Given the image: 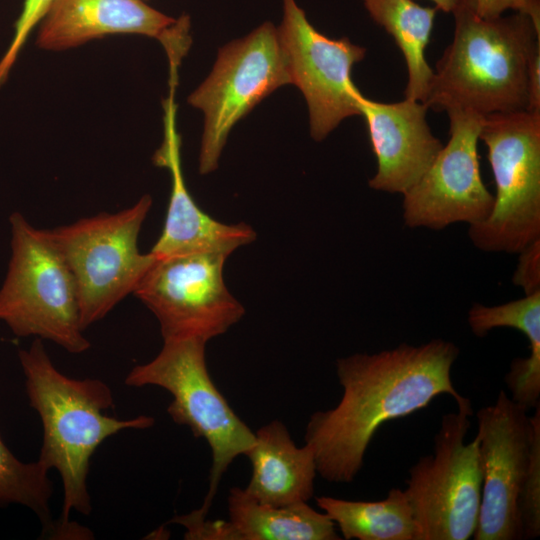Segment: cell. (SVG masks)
<instances>
[{"mask_svg":"<svg viewBox=\"0 0 540 540\" xmlns=\"http://www.w3.org/2000/svg\"><path fill=\"white\" fill-rule=\"evenodd\" d=\"M468 325L477 337L501 327L514 328L529 341V355L515 359L518 371L530 381L540 380V291L496 306L474 303Z\"/></svg>","mask_w":540,"mask_h":540,"instance_id":"obj_21","label":"cell"},{"mask_svg":"<svg viewBox=\"0 0 540 540\" xmlns=\"http://www.w3.org/2000/svg\"><path fill=\"white\" fill-rule=\"evenodd\" d=\"M529 106L527 111L540 113V49L532 55L528 69Z\"/></svg>","mask_w":540,"mask_h":540,"instance_id":"obj_27","label":"cell"},{"mask_svg":"<svg viewBox=\"0 0 540 540\" xmlns=\"http://www.w3.org/2000/svg\"><path fill=\"white\" fill-rule=\"evenodd\" d=\"M452 14L453 40L436 64L424 104L482 116L528 110L529 63L540 49L531 18L519 12L481 18L463 0Z\"/></svg>","mask_w":540,"mask_h":540,"instance_id":"obj_3","label":"cell"},{"mask_svg":"<svg viewBox=\"0 0 540 540\" xmlns=\"http://www.w3.org/2000/svg\"><path fill=\"white\" fill-rule=\"evenodd\" d=\"M430 1H432L435 4V7L438 10H441L445 13H452L461 2V0H430Z\"/></svg>","mask_w":540,"mask_h":540,"instance_id":"obj_28","label":"cell"},{"mask_svg":"<svg viewBox=\"0 0 540 540\" xmlns=\"http://www.w3.org/2000/svg\"><path fill=\"white\" fill-rule=\"evenodd\" d=\"M30 406L38 413L43 439L38 461L54 468L63 483L62 514L58 520L63 539H86L87 531L69 520L71 510L92 511L87 487L90 458L108 437L124 429H146L151 416L120 420L105 414L114 407L109 386L99 379H74L56 369L42 339L19 351Z\"/></svg>","mask_w":540,"mask_h":540,"instance_id":"obj_2","label":"cell"},{"mask_svg":"<svg viewBox=\"0 0 540 540\" xmlns=\"http://www.w3.org/2000/svg\"><path fill=\"white\" fill-rule=\"evenodd\" d=\"M283 17L277 34L291 84L305 97L309 111L310 134L322 141L344 119L360 115L362 94L352 81L355 63L366 49L347 37L329 38L308 21L296 0H282Z\"/></svg>","mask_w":540,"mask_h":540,"instance_id":"obj_11","label":"cell"},{"mask_svg":"<svg viewBox=\"0 0 540 540\" xmlns=\"http://www.w3.org/2000/svg\"><path fill=\"white\" fill-rule=\"evenodd\" d=\"M518 254V263L512 277L515 286L520 287L524 295L540 291V238L532 241Z\"/></svg>","mask_w":540,"mask_h":540,"instance_id":"obj_26","label":"cell"},{"mask_svg":"<svg viewBox=\"0 0 540 540\" xmlns=\"http://www.w3.org/2000/svg\"><path fill=\"white\" fill-rule=\"evenodd\" d=\"M459 353L455 343L435 338L337 359L342 397L335 407L313 413L305 430L317 474L331 483L352 482L380 426L427 407L439 395H450L458 409L472 415L470 399L451 378Z\"/></svg>","mask_w":540,"mask_h":540,"instance_id":"obj_1","label":"cell"},{"mask_svg":"<svg viewBox=\"0 0 540 540\" xmlns=\"http://www.w3.org/2000/svg\"><path fill=\"white\" fill-rule=\"evenodd\" d=\"M291 84L277 28L265 22L223 46L208 77L188 97L204 114L202 175L216 170L233 126L277 88Z\"/></svg>","mask_w":540,"mask_h":540,"instance_id":"obj_9","label":"cell"},{"mask_svg":"<svg viewBox=\"0 0 540 540\" xmlns=\"http://www.w3.org/2000/svg\"><path fill=\"white\" fill-rule=\"evenodd\" d=\"M48 471L38 460L19 461L0 437V507L20 504L31 509L42 524V533L61 539L60 525L52 520L49 507L53 485Z\"/></svg>","mask_w":540,"mask_h":540,"instance_id":"obj_22","label":"cell"},{"mask_svg":"<svg viewBox=\"0 0 540 540\" xmlns=\"http://www.w3.org/2000/svg\"><path fill=\"white\" fill-rule=\"evenodd\" d=\"M175 21L145 0H52L36 43L60 51L113 34H138L162 42Z\"/></svg>","mask_w":540,"mask_h":540,"instance_id":"obj_16","label":"cell"},{"mask_svg":"<svg viewBox=\"0 0 540 540\" xmlns=\"http://www.w3.org/2000/svg\"><path fill=\"white\" fill-rule=\"evenodd\" d=\"M229 256L203 252L156 257L133 295L154 314L163 340L207 343L242 318L245 309L224 281Z\"/></svg>","mask_w":540,"mask_h":540,"instance_id":"obj_10","label":"cell"},{"mask_svg":"<svg viewBox=\"0 0 540 540\" xmlns=\"http://www.w3.org/2000/svg\"><path fill=\"white\" fill-rule=\"evenodd\" d=\"M358 105L377 160L376 173L368 182L370 188L404 194L443 147L427 123L428 107L409 99L382 103L362 94Z\"/></svg>","mask_w":540,"mask_h":540,"instance_id":"obj_14","label":"cell"},{"mask_svg":"<svg viewBox=\"0 0 540 540\" xmlns=\"http://www.w3.org/2000/svg\"><path fill=\"white\" fill-rule=\"evenodd\" d=\"M346 540H418V527L404 490L391 488L380 501L315 498Z\"/></svg>","mask_w":540,"mask_h":540,"instance_id":"obj_20","label":"cell"},{"mask_svg":"<svg viewBox=\"0 0 540 540\" xmlns=\"http://www.w3.org/2000/svg\"><path fill=\"white\" fill-rule=\"evenodd\" d=\"M370 17L395 40L405 58L408 80L405 99L424 103L434 71L425 58L438 9L413 0H362Z\"/></svg>","mask_w":540,"mask_h":540,"instance_id":"obj_19","label":"cell"},{"mask_svg":"<svg viewBox=\"0 0 540 540\" xmlns=\"http://www.w3.org/2000/svg\"><path fill=\"white\" fill-rule=\"evenodd\" d=\"M465 4L479 17L492 19L502 16L508 9L529 16L540 33V4L539 0H463Z\"/></svg>","mask_w":540,"mask_h":540,"instance_id":"obj_25","label":"cell"},{"mask_svg":"<svg viewBox=\"0 0 540 540\" xmlns=\"http://www.w3.org/2000/svg\"><path fill=\"white\" fill-rule=\"evenodd\" d=\"M11 258L0 288V320L18 337L46 339L74 354L91 346L81 325L74 277L47 229L9 218Z\"/></svg>","mask_w":540,"mask_h":540,"instance_id":"obj_4","label":"cell"},{"mask_svg":"<svg viewBox=\"0 0 540 540\" xmlns=\"http://www.w3.org/2000/svg\"><path fill=\"white\" fill-rule=\"evenodd\" d=\"M151 206L152 198L146 194L119 212L99 213L47 230L74 277L84 330L133 294L156 260L151 252L138 249Z\"/></svg>","mask_w":540,"mask_h":540,"instance_id":"obj_6","label":"cell"},{"mask_svg":"<svg viewBox=\"0 0 540 540\" xmlns=\"http://www.w3.org/2000/svg\"><path fill=\"white\" fill-rule=\"evenodd\" d=\"M450 138L421 178L403 195V220L410 228L442 230L488 217L494 195L481 178L477 144L484 116L450 109Z\"/></svg>","mask_w":540,"mask_h":540,"instance_id":"obj_12","label":"cell"},{"mask_svg":"<svg viewBox=\"0 0 540 540\" xmlns=\"http://www.w3.org/2000/svg\"><path fill=\"white\" fill-rule=\"evenodd\" d=\"M531 418L530 457L517 503L523 539L540 536V404Z\"/></svg>","mask_w":540,"mask_h":540,"instance_id":"obj_23","label":"cell"},{"mask_svg":"<svg viewBox=\"0 0 540 540\" xmlns=\"http://www.w3.org/2000/svg\"><path fill=\"white\" fill-rule=\"evenodd\" d=\"M482 473L474 540L523 539L518 497L529 463L533 423L528 411L501 390L476 413Z\"/></svg>","mask_w":540,"mask_h":540,"instance_id":"obj_13","label":"cell"},{"mask_svg":"<svg viewBox=\"0 0 540 540\" xmlns=\"http://www.w3.org/2000/svg\"><path fill=\"white\" fill-rule=\"evenodd\" d=\"M228 519L208 520V540H339L331 518L307 502L275 506L250 497L244 488L229 491Z\"/></svg>","mask_w":540,"mask_h":540,"instance_id":"obj_18","label":"cell"},{"mask_svg":"<svg viewBox=\"0 0 540 540\" xmlns=\"http://www.w3.org/2000/svg\"><path fill=\"white\" fill-rule=\"evenodd\" d=\"M155 358L133 367L127 386H159L172 395L167 412L173 422L189 427L208 443L212 454L209 489L194 513L207 517L218 485L230 464L244 455L255 433L233 411L212 381L205 356L206 342L199 339L163 340Z\"/></svg>","mask_w":540,"mask_h":540,"instance_id":"obj_5","label":"cell"},{"mask_svg":"<svg viewBox=\"0 0 540 540\" xmlns=\"http://www.w3.org/2000/svg\"><path fill=\"white\" fill-rule=\"evenodd\" d=\"M52 0H24L15 23L13 38L0 59V87L5 83L19 53L35 26L39 25Z\"/></svg>","mask_w":540,"mask_h":540,"instance_id":"obj_24","label":"cell"},{"mask_svg":"<svg viewBox=\"0 0 540 540\" xmlns=\"http://www.w3.org/2000/svg\"><path fill=\"white\" fill-rule=\"evenodd\" d=\"M245 456L252 473L245 492L258 502L283 506L308 502L317 475L312 449L299 447L281 421L261 426Z\"/></svg>","mask_w":540,"mask_h":540,"instance_id":"obj_17","label":"cell"},{"mask_svg":"<svg viewBox=\"0 0 540 540\" xmlns=\"http://www.w3.org/2000/svg\"><path fill=\"white\" fill-rule=\"evenodd\" d=\"M164 108V139L153 160L170 171L171 192L162 233L150 252L157 258L203 252L231 255L237 248L253 242L256 233L244 222L217 221L196 204L182 173L174 94H169Z\"/></svg>","mask_w":540,"mask_h":540,"instance_id":"obj_15","label":"cell"},{"mask_svg":"<svg viewBox=\"0 0 540 540\" xmlns=\"http://www.w3.org/2000/svg\"><path fill=\"white\" fill-rule=\"evenodd\" d=\"M487 147L496 195L491 213L469 225L473 245L517 254L540 238V113L484 116L479 140Z\"/></svg>","mask_w":540,"mask_h":540,"instance_id":"obj_7","label":"cell"},{"mask_svg":"<svg viewBox=\"0 0 540 540\" xmlns=\"http://www.w3.org/2000/svg\"><path fill=\"white\" fill-rule=\"evenodd\" d=\"M467 412L444 414L434 452L409 469L404 489L418 527V540H468L478 524L482 473L478 439L465 443Z\"/></svg>","mask_w":540,"mask_h":540,"instance_id":"obj_8","label":"cell"}]
</instances>
